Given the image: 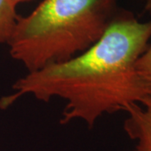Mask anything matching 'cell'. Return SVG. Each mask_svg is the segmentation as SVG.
Masks as SVG:
<instances>
[{"mask_svg":"<svg viewBox=\"0 0 151 151\" xmlns=\"http://www.w3.org/2000/svg\"><path fill=\"white\" fill-rule=\"evenodd\" d=\"M151 19L141 22L129 11H118L94 45L64 62L28 72L0 99V108L30 96L65 102L61 124L82 121L92 127L105 114L124 111L151 94L138 75L136 63L150 45Z\"/></svg>","mask_w":151,"mask_h":151,"instance_id":"obj_1","label":"cell"},{"mask_svg":"<svg viewBox=\"0 0 151 151\" xmlns=\"http://www.w3.org/2000/svg\"><path fill=\"white\" fill-rule=\"evenodd\" d=\"M119 0H43L19 16L8 42L28 72L64 62L90 48L118 13Z\"/></svg>","mask_w":151,"mask_h":151,"instance_id":"obj_2","label":"cell"},{"mask_svg":"<svg viewBox=\"0 0 151 151\" xmlns=\"http://www.w3.org/2000/svg\"><path fill=\"white\" fill-rule=\"evenodd\" d=\"M124 129L129 138L136 142L134 151H151V94L140 103L129 106Z\"/></svg>","mask_w":151,"mask_h":151,"instance_id":"obj_3","label":"cell"},{"mask_svg":"<svg viewBox=\"0 0 151 151\" xmlns=\"http://www.w3.org/2000/svg\"><path fill=\"white\" fill-rule=\"evenodd\" d=\"M12 0H0V44H8L19 15Z\"/></svg>","mask_w":151,"mask_h":151,"instance_id":"obj_4","label":"cell"},{"mask_svg":"<svg viewBox=\"0 0 151 151\" xmlns=\"http://www.w3.org/2000/svg\"><path fill=\"white\" fill-rule=\"evenodd\" d=\"M136 70L141 80L151 92V45L141 55L136 63Z\"/></svg>","mask_w":151,"mask_h":151,"instance_id":"obj_5","label":"cell"},{"mask_svg":"<svg viewBox=\"0 0 151 151\" xmlns=\"http://www.w3.org/2000/svg\"><path fill=\"white\" fill-rule=\"evenodd\" d=\"M145 3V10L151 15V0H141Z\"/></svg>","mask_w":151,"mask_h":151,"instance_id":"obj_6","label":"cell"},{"mask_svg":"<svg viewBox=\"0 0 151 151\" xmlns=\"http://www.w3.org/2000/svg\"><path fill=\"white\" fill-rule=\"evenodd\" d=\"M14 2V4L16 6H18L19 4H24V3H27V2H30L33 0H12Z\"/></svg>","mask_w":151,"mask_h":151,"instance_id":"obj_7","label":"cell"}]
</instances>
